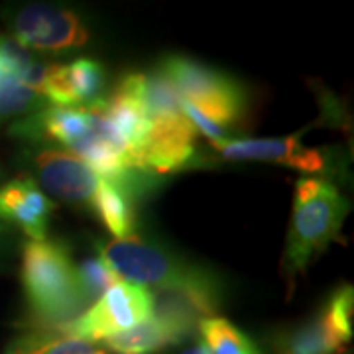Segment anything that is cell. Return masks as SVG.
<instances>
[{"label": "cell", "mask_w": 354, "mask_h": 354, "mask_svg": "<svg viewBox=\"0 0 354 354\" xmlns=\"http://www.w3.org/2000/svg\"><path fill=\"white\" fill-rule=\"evenodd\" d=\"M152 317V290L122 279L59 330L87 342L106 341L150 321Z\"/></svg>", "instance_id": "cell-5"}, {"label": "cell", "mask_w": 354, "mask_h": 354, "mask_svg": "<svg viewBox=\"0 0 354 354\" xmlns=\"http://www.w3.org/2000/svg\"><path fill=\"white\" fill-rule=\"evenodd\" d=\"M106 71L99 62L81 57L71 64L50 65L41 97L53 106H88L101 101Z\"/></svg>", "instance_id": "cell-10"}, {"label": "cell", "mask_w": 354, "mask_h": 354, "mask_svg": "<svg viewBox=\"0 0 354 354\" xmlns=\"http://www.w3.org/2000/svg\"><path fill=\"white\" fill-rule=\"evenodd\" d=\"M354 307V293L353 286L346 283L341 286L327 299V304L323 305L325 313L330 319V323L341 330L344 337H353V309Z\"/></svg>", "instance_id": "cell-19"}, {"label": "cell", "mask_w": 354, "mask_h": 354, "mask_svg": "<svg viewBox=\"0 0 354 354\" xmlns=\"http://www.w3.org/2000/svg\"><path fill=\"white\" fill-rule=\"evenodd\" d=\"M177 354H209L207 353V348H205V344L201 341H195L187 344L185 348H181Z\"/></svg>", "instance_id": "cell-20"}, {"label": "cell", "mask_w": 354, "mask_h": 354, "mask_svg": "<svg viewBox=\"0 0 354 354\" xmlns=\"http://www.w3.org/2000/svg\"><path fill=\"white\" fill-rule=\"evenodd\" d=\"M351 205L339 187L321 177H301L295 183L290 230L281 270L295 278L341 234Z\"/></svg>", "instance_id": "cell-2"}, {"label": "cell", "mask_w": 354, "mask_h": 354, "mask_svg": "<svg viewBox=\"0 0 354 354\" xmlns=\"http://www.w3.org/2000/svg\"><path fill=\"white\" fill-rule=\"evenodd\" d=\"M160 71L176 87L179 97L203 116L228 130L246 113V93L227 73L183 55H167Z\"/></svg>", "instance_id": "cell-4"}, {"label": "cell", "mask_w": 354, "mask_h": 354, "mask_svg": "<svg viewBox=\"0 0 354 354\" xmlns=\"http://www.w3.org/2000/svg\"><path fill=\"white\" fill-rule=\"evenodd\" d=\"M209 354H264L260 346L225 317H207L197 327Z\"/></svg>", "instance_id": "cell-16"}, {"label": "cell", "mask_w": 354, "mask_h": 354, "mask_svg": "<svg viewBox=\"0 0 354 354\" xmlns=\"http://www.w3.org/2000/svg\"><path fill=\"white\" fill-rule=\"evenodd\" d=\"M93 342L81 341L59 329H39L14 339L6 354H95Z\"/></svg>", "instance_id": "cell-15"}, {"label": "cell", "mask_w": 354, "mask_h": 354, "mask_svg": "<svg viewBox=\"0 0 354 354\" xmlns=\"http://www.w3.org/2000/svg\"><path fill=\"white\" fill-rule=\"evenodd\" d=\"M348 341L321 307L304 323L272 335L270 348L272 354H344Z\"/></svg>", "instance_id": "cell-12"}, {"label": "cell", "mask_w": 354, "mask_h": 354, "mask_svg": "<svg viewBox=\"0 0 354 354\" xmlns=\"http://www.w3.org/2000/svg\"><path fill=\"white\" fill-rule=\"evenodd\" d=\"M22 286L34 327L64 329L88 307L79 290L75 264L64 244L30 241L22 252Z\"/></svg>", "instance_id": "cell-1"}, {"label": "cell", "mask_w": 354, "mask_h": 354, "mask_svg": "<svg viewBox=\"0 0 354 354\" xmlns=\"http://www.w3.org/2000/svg\"><path fill=\"white\" fill-rule=\"evenodd\" d=\"M189 330L181 329L174 323H167L160 317H152L150 321L142 323L134 329L113 339H106L104 344L114 354H156L162 353L169 346H177L181 342L189 341Z\"/></svg>", "instance_id": "cell-14"}, {"label": "cell", "mask_w": 354, "mask_h": 354, "mask_svg": "<svg viewBox=\"0 0 354 354\" xmlns=\"http://www.w3.org/2000/svg\"><path fill=\"white\" fill-rule=\"evenodd\" d=\"M53 203L32 177H16L0 189V216L22 228L32 241H46Z\"/></svg>", "instance_id": "cell-11"}, {"label": "cell", "mask_w": 354, "mask_h": 354, "mask_svg": "<svg viewBox=\"0 0 354 354\" xmlns=\"http://www.w3.org/2000/svg\"><path fill=\"white\" fill-rule=\"evenodd\" d=\"M101 258L124 278L142 288L162 290L221 291V281L205 268L177 258L162 246L148 244L138 236L97 244Z\"/></svg>", "instance_id": "cell-3"}, {"label": "cell", "mask_w": 354, "mask_h": 354, "mask_svg": "<svg viewBox=\"0 0 354 354\" xmlns=\"http://www.w3.org/2000/svg\"><path fill=\"white\" fill-rule=\"evenodd\" d=\"M144 174L136 171L124 181H106L101 179L99 189L93 197V211L101 218V223L109 228L114 241H124L134 236L136 228V209L134 197L142 189Z\"/></svg>", "instance_id": "cell-13"}, {"label": "cell", "mask_w": 354, "mask_h": 354, "mask_svg": "<svg viewBox=\"0 0 354 354\" xmlns=\"http://www.w3.org/2000/svg\"><path fill=\"white\" fill-rule=\"evenodd\" d=\"M93 128L91 106H53L48 104L38 113L18 118L10 127V134L32 142H57L71 148L81 144Z\"/></svg>", "instance_id": "cell-9"}, {"label": "cell", "mask_w": 354, "mask_h": 354, "mask_svg": "<svg viewBox=\"0 0 354 354\" xmlns=\"http://www.w3.org/2000/svg\"><path fill=\"white\" fill-rule=\"evenodd\" d=\"M14 41L24 50L62 51L81 48L88 39L79 14L53 6H24L8 18Z\"/></svg>", "instance_id": "cell-6"}, {"label": "cell", "mask_w": 354, "mask_h": 354, "mask_svg": "<svg viewBox=\"0 0 354 354\" xmlns=\"http://www.w3.org/2000/svg\"><path fill=\"white\" fill-rule=\"evenodd\" d=\"M75 272L79 290L83 293V299L87 301L88 307L95 304L104 291H109L118 281H122V278L102 260L101 256L85 258L81 264L75 266Z\"/></svg>", "instance_id": "cell-18"}, {"label": "cell", "mask_w": 354, "mask_h": 354, "mask_svg": "<svg viewBox=\"0 0 354 354\" xmlns=\"http://www.w3.org/2000/svg\"><path fill=\"white\" fill-rule=\"evenodd\" d=\"M48 104L50 102L41 95L26 87L18 77H14L0 64V118H10L20 114L28 116L46 109Z\"/></svg>", "instance_id": "cell-17"}, {"label": "cell", "mask_w": 354, "mask_h": 354, "mask_svg": "<svg viewBox=\"0 0 354 354\" xmlns=\"http://www.w3.org/2000/svg\"><path fill=\"white\" fill-rule=\"evenodd\" d=\"M34 169L44 189L71 205H91L101 183V177L83 160L59 148L39 150L34 156Z\"/></svg>", "instance_id": "cell-7"}, {"label": "cell", "mask_w": 354, "mask_h": 354, "mask_svg": "<svg viewBox=\"0 0 354 354\" xmlns=\"http://www.w3.org/2000/svg\"><path fill=\"white\" fill-rule=\"evenodd\" d=\"M95 354H109V353H106V351H102V348H97V353Z\"/></svg>", "instance_id": "cell-21"}, {"label": "cell", "mask_w": 354, "mask_h": 354, "mask_svg": "<svg viewBox=\"0 0 354 354\" xmlns=\"http://www.w3.org/2000/svg\"><path fill=\"white\" fill-rule=\"evenodd\" d=\"M213 148L230 162H270L295 167L305 174L327 169L325 156L304 146L299 132L286 138H228Z\"/></svg>", "instance_id": "cell-8"}]
</instances>
